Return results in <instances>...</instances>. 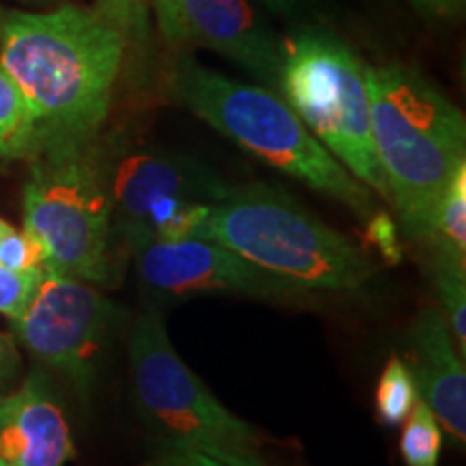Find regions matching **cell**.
Listing matches in <instances>:
<instances>
[{"label": "cell", "mask_w": 466, "mask_h": 466, "mask_svg": "<svg viewBox=\"0 0 466 466\" xmlns=\"http://www.w3.org/2000/svg\"><path fill=\"white\" fill-rule=\"evenodd\" d=\"M25 3H33V5H48V3H55V0H25Z\"/></svg>", "instance_id": "obj_27"}, {"label": "cell", "mask_w": 466, "mask_h": 466, "mask_svg": "<svg viewBox=\"0 0 466 466\" xmlns=\"http://www.w3.org/2000/svg\"><path fill=\"white\" fill-rule=\"evenodd\" d=\"M442 451V430L439 419L425 401L417 400L404 421L400 453L406 466H439Z\"/></svg>", "instance_id": "obj_17"}, {"label": "cell", "mask_w": 466, "mask_h": 466, "mask_svg": "<svg viewBox=\"0 0 466 466\" xmlns=\"http://www.w3.org/2000/svg\"><path fill=\"white\" fill-rule=\"evenodd\" d=\"M28 165L25 229L44 248L46 268L91 285L119 283L121 236L97 143L46 145Z\"/></svg>", "instance_id": "obj_5"}, {"label": "cell", "mask_w": 466, "mask_h": 466, "mask_svg": "<svg viewBox=\"0 0 466 466\" xmlns=\"http://www.w3.org/2000/svg\"><path fill=\"white\" fill-rule=\"evenodd\" d=\"M20 371V354H17L15 341L7 335H0V393L9 389V384L17 378Z\"/></svg>", "instance_id": "obj_24"}, {"label": "cell", "mask_w": 466, "mask_h": 466, "mask_svg": "<svg viewBox=\"0 0 466 466\" xmlns=\"http://www.w3.org/2000/svg\"><path fill=\"white\" fill-rule=\"evenodd\" d=\"M119 318L121 309L97 285L44 268L25 311L11 319V330L33 359L86 391Z\"/></svg>", "instance_id": "obj_9"}, {"label": "cell", "mask_w": 466, "mask_h": 466, "mask_svg": "<svg viewBox=\"0 0 466 466\" xmlns=\"http://www.w3.org/2000/svg\"><path fill=\"white\" fill-rule=\"evenodd\" d=\"M421 14L430 15H456L462 9L464 0H410Z\"/></svg>", "instance_id": "obj_25"}, {"label": "cell", "mask_w": 466, "mask_h": 466, "mask_svg": "<svg viewBox=\"0 0 466 466\" xmlns=\"http://www.w3.org/2000/svg\"><path fill=\"white\" fill-rule=\"evenodd\" d=\"M259 3H264L266 7H270L272 11H277V14H291V11H296L299 7L300 0H259Z\"/></svg>", "instance_id": "obj_26"}, {"label": "cell", "mask_w": 466, "mask_h": 466, "mask_svg": "<svg viewBox=\"0 0 466 466\" xmlns=\"http://www.w3.org/2000/svg\"><path fill=\"white\" fill-rule=\"evenodd\" d=\"M0 266L20 272L46 268V255L39 242L26 229H15L3 218H0Z\"/></svg>", "instance_id": "obj_19"}, {"label": "cell", "mask_w": 466, "mask_h": 466, "mask_svg": "<svg viewBox=\"0 0 466 466\" xmlns=\"http://www.w3.org/2000/svg\"><path fill=\"white\" fill-rule=\"evenodd\" d=\"M425 247L466 259V162L458 167L442 192L436 208L432 236Z\"/></svg>", "instance_id": "obj_16"}, {"label": "cell", "mask_w": 466, "mask_h": 466, "mask_svg": "<svg viewBox=\"0 0 466 466\" xmlns=\"http://www.w3.org/2000/svg\"><path fill=\"white\" fill-rule=\"evenodd\" d=\"M279 93L354 179L389 199L371 138L367 66L357 52L337 35L302 28L283 42Z\"/></svg>", "instance_id": "obj_7"}, {"label": "cell", "mask_w": 466, "mask_h": 466, "mask_svg": "<svg viewBox=\"0 0 466 466\" xmlns=\"http://www.w3.org/2000/svg\"><path fill=\"white\" fill-rule=\"evenodd\" d=\"M162 37L201 46L247 69L266 89L281 86L283 42L268 31L248 0H149ZM281 96V93H279Z\"/></svg>", "instance_id": "obj_11"}, {"label": "cell", "mask_w": 466, "mask_h": 466, "mask_svg": "<svg viewBox=\"0 0 466 466\" xmlns=\"http://www.w3.org/2000/svg\"><path fill=\"white\" fill-rule=\"evenodd\" d=\"M168 93L266 165L350 208L365 223L380 209L371 190L330 156L279 93L214 72L192 55L173 61Z\"/></svg>", "instance_id": "obj_3"}, {"label": "cell", "mask_w": 466, "mask_h": 466, "mask_svg": "<svg viewBox=\"0 0 466 466\" xmlns=\"http://www.w3.org/2000/svg\"><path fill=\"white\" fill-rule=\"evenodd\" d=\"M127 39L97 7L0 5V67L25 93L39 145L89 143L113 104ZM35 151V154H37Z\"/></svg>", "instance_id": "obj_1"}, {"label": "cell", "mask_w": 466, "mask_h": 466, "mask_svg": "<svg viewBox=\"0 0 466 466\" xmlns=\"http://www.w3.org/2000/svg\"><path fill=\"white\" fill-rule=\"evenodd\" d=\"M97 154L119 236L192 238L208 208L238 186L206 162L168 149L110 143L97 145Z\"/></svg>", "instance_id": "obj_8"}, {"label": "cell", "mask_w": 466, "mask_h": 466, "mask_svg": "<svg viewBox=\"0 0 466 466\" xmlns=\"http://www.w3.org/2000/svg\"><path fill=\"white\" fill-rule=\"evenodd\" d=\"M417 393L439 419L453 445L466 441L464 357L441 309L423 307L408 330V360Z\"/></svg>", "instance_id": "obj_12"}, {"label": "cell", "mask_w": 466, "mask_h": 466, "mask_svg": "<svg viewBox=\"0 0 466 466\" xmlns=\"http://www.w3.org/2000/svg\"><path fill=\"white\" fill-rule=\"evenodd\" d=\"M192 238L223 244L311 294H360L376 277L357 242L272 184L236 186L208 208Z\"/></svg>", "instance_id": "obj_4"}, {"label": "cell", "mask_w": 466, "mask_h": 466, "mask_svg": "<svg viewBox=\"0 0 466 466\" xmlns=\"http://www.w3.org/2000/svg\"><path fill=\"white\" fill-rule=\"evenodd\" d=\"M0 466H11V464H7V462H5V460H0Z\"/></svg>", "instance_id": "obj_28"}, {"label": "cell", "mask_w": 466, "mask_h": 466, "mask_svg": "<svg viewBox=\"0 0 466 466\" xmlns=\"http://www.w3.org/2000/svg\"><path fill=\"white\" fill-rule=\"evenodd\" d=\"M39 137L35 115L15 80L0 67V160H31Z\"/></svg>", "instance_id": "obj_14"}, {"label": "cell", "mask_w": 466, "mask_h": 466, "mask_svg": "<svg viewBox=\"0 0 466 466\" xmlns=\"http://www.w3.org/2000/svg\"><path fill=\"white\" fill-rule=\"evenodd\" d=\"M371 138L401 229L428 244L436 208L451 175L466 162L464 113L404 63L367 66Z\"/></svg>", "instance_id": "obj_2"}, {"label": "cell", "mask_w": 466, "mask_h": 466, "mask_svg": "<svg viewBox=\"0 0 466 466\" xmlns=\"http://www.w3.org/2000/svg\"><path fill=\"white\" fill-rule=\"evenodd\" d=\"M39 275H42V270L20 272L0 266V313L3 316L14 319L25 311L35 288H37Z\"/></svg>", "instance_id": "obj_21"}, {"label": "cell", "mask_w": 466, "mask_h": 466, "mask_svg": "<svg viewBox=\"0 0 466 466\" xmlns=\"http://www.w3.org/2000/svg\"><path fill=\"white\" fill-rule=\"evenodd\" d=\"M74 456L66 412L42 374L0 393V460L11 466H66Z\"/></svg>", "instance_id": "obj_13"}, {"label": "cell", "mask_w": 466, "mask_h": 466, "mask_svg": "<svg viewBox=\"0 0 466 466\" xmlns=\"http://www.w3.org/2000/svg\"><path fill=\"white\" fill-rule=\"evenodd\" d=\"M96 7L124 31L127 44L149 37V17L145 0H97Z\"/></svg>", "instance_id": "obj_20"}, {"label": "cell", "mask_w": 466, "mask_h": 466, "mask_svg": "<svg viewBox=\"0 0 466 466\" xmlns=\"http://www.w3.org/2000/svg\"><path fill=\"white\" fill-rule=\"evenodd\" d=\"M147 466H231L218 460L206 456L195 450H186V447H173V445H156L151 451V458L147 460Z\"/></svg>", "instance_id": "obj_23"}, {"label": "cell", "mask_w": 466, "mask_h": 466, "mask_svg": "<svg viewBox=\"0 0 466 466\" xmlns=\"http://www.w3.org/2000/svg\"><path fill=\"white\" fill-rule=\"evenodd\" d=\"M419 400L415 378H412L408 365L400 357L389 359L382 370L380 380L376 389V412L378 419L389 428L401 425L410 415L412 406Z\"/></svg>", "instance_id": "obj_18"}, {"label": "cell", "mask_w": 466, "mask_h": 466, "mask_svg": "<svg viewBox=\"0 0 466 466\" xmlns=\"http://www.w3.org/2000/svg\"><path fill=\"white\" fill-rule=\"evenodd\" d=\"M127 359L134 404L160 445L186 447L231 466H266L259 436L175 352L158 311L137 318Z\"/></svg>", "instance_id": "obj_6"}, {"label": "cell", "mask_w": 466, "mask_h": 466, "mask_svg": "<svg viewBox=\"0 0 466 466\" xmlns=\"http://www.w3.org/2000/svg\"><path fill=\"white\" fill-rule=\"evenodd\" d=\"M137 261L138 275L149 288L171 296H190L199 291H227L277 302H309L318 294L300 285L261 270L223 244L201 238L160 240L143 233L121 236Z\"/></svg>", "instance_id": "obj_10"}, {"label": "cell", "mask_w": 466, "mask_h": 466, "mask_svg": "<svg viewBox=\"0 0 466 466\" xmlns=\"http://www.w3.org/2000/svg\"><path fill=\"white\" fill-rule=\"evenodd\" d=\"M430 277L441 300V311L445 316L456 341L458 352L466 354V264L453 255L430 250Z\"/></svg>", "instance_id": "obj_15"}, {"label": "cell", "mask_w": 466, "mask_h": 466, "mask_svg": "<svg viewBox=\"0 0 466 466\" xmlns=\"http://www.w3.org/2000/svg\"><path fill=\"white\" fill-rule=\"evenodd\" d=\"M367 240L380 250L382 258L389 264H400L401 259V247L398 240V227H395L393 218L387 212H378L367 220Z\"/></svg>", "instance_id": "obj_22"}]
</instances>
